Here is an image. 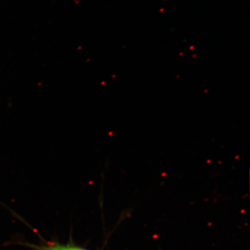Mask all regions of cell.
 <instances>
[{"mask_svg": "<svg viewBox=\"0 0 250 250\" xmlns=\"http://www.w3.org/2000/svg\"><path fill=\"white\" fill-rule=\"evenodd\" d=\"M32 248L36 250H72L71 246H64V245L53 243L47 246H32Z\"/></svg>", "mask_w": 250, "mask_h": 250, "instance_id": "6da1fadb", "label": "cell"}, {"mask_svg": "<svg viewBox=\"0 0 250 250\" xmlns=\"http://www.w3.org/2000/svg\"><path fill=\"white\" fill-rule=\"evenodd\" d=\"M72 250H88L84 248H80V247L71 246Z\"/></svg>", "mask_w": 250, "mask_h": 250, "instance_id": "7a4b0ae2", "label": "cell"}]
</instances>
